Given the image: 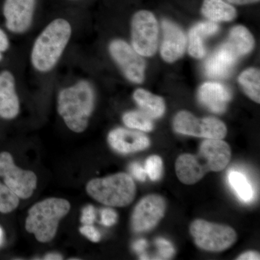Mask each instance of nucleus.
<instances>
[{"mask_svg":"<svg viewBox=\"0 0 260 260\" xmlns=\"http://www.w3.org/2000/svg\"><path fill=\"white\" fill-rule=\"evenodd\" d=\"M232 157L230 146L222 140L207 139L197 155L183 154L176 161V173L183 184H194L209 172H218L227 167Z\"/></svg>","mask_w":260,"mask_h":260,"instance_id":"obj_1","label":"nucleus"},{"mask_svg":"<svg viewBox=\"0 0 260 260\" xmlns=\"http://www.w3.org/2000/svg\"><path fill=\"white\" fill-rule=\"evenodd\" d=\"M94 102L95 94L91 85L82 80L59 92L58 112L70 129L75 133H82L88 126Z\"/></svg>","mask_w":260,"mask_h":260,"instance_id":"obj_2","label":"nucleus"},{"mask_svg":"<svg viewBox=\"0 0 260 260\" xmlns=\"http://www.w3.org/2000/svg\"><path fill=\"white\" fill-rule=\"evenodd\" d=\"M71 34L70 24L64 19H56L49 23L32 47L31 61L34 68L44 73L52 69L68 45Z\"/></svg>","mask_w":260,"mask_h":260,"instance_id":"obj_3","label":"nucleus"},{"mask_svg":"<svg viewBox=\"0 0 260 260\" xmlns=\"http://www.w3.org/2000/svg\"><path fill=\"white\" fill-rule=\"evenodd\" d=\"M70 209V203L66 200L49 198L39 202L29 210L25 229L39 242H49L55 237L59 220Z\"/></svg>","mask_w":260,"mask_h":260,"instance_id":"obj_4","label":"nucleus"},{"mask_svg":"<svg viewBox=\"0 0 260 260\" xmlns=\"http://www.w3.org/2000/svg\"><path fill=\"white\" fill-rule=\"evenodd\" d=\"M86 189L94 200L112 207L129 205L136 194V186L133 178L124 173L93 179L87 184Z\"/></svg>","mask_w":260,"mask_h":260,"instance_id":"obj_5","label":"nucleus"},{"mask_svg":"<svg viewBox=\"0 0 260 260\" xmlns=\"http://www.w3.org/2000/svg\"><path fill=\"white\" fill-rule=\"evenodd\" d=\"M190 233L197 246L209 251L225 250L237 240V234L232 227L200 219L191 223Z\"/></svg>","mask_w":260,"mask_h":260,"instance_id":"obj_6","label":"nucleus"},{"mask_svg":"<svg viewBox=\"0 0 260 260\" xmlns=\"http://www.w3.org/2000/svg\"><path fill=\"white\" fill-rule=\"evenodd\" d=\"M132 45L140 55L152 56L158 48V26L153 13L141 10L135 13L131 23Z\"/></svg>","mask_w":260,"mask_h":260,"instance_id":"obj_7","label":"nucleus"},{"mask_svg":"<svg viewBox=\"0 0 260 260\" xmlns=\"http://www.w3.org/2000/svg\"><path fill=\"white\" fill-rule=\"evenodd\" d=\"M174 128L180 134L206 139L222 140L227 134L223 121L215 117L199 119L186 111H181L174 117Z\"/></svg>","mask_w":260,"mask_h":260,"instance_id":"obj_8","label":"nucleus"},{"mask_svg":"<svg viewBox=\"0 0 260 260\" xmlns=\"http://www.w3.org/2000/svg\"><path fill=\"white\" fill-rule=\"evenodd\" d=\"M0 177L18 198L28 199L37 185V177L30 171L17 167L9 153H0Z\"/></svg>","mask_w":260,"mask_h":260,"instance_id":"obj_9","label":"nucleus"},{"mask_svg":"<svg viewBox=\"0 0 260 260\" xmlns=\"http://www.w3.org/2000/svg\"><path fill=\"white\" fill-rule=\"evenodd\" d=\"M109 51L114 60L129 81L143 83L145 78V61L141 55L124 41L116 39L111 42Z\"/></svg>","mask_w":260,"mask_h":260,"instance_id":"obj_10","label":"nucleus"},{"mask_svg":"<svg viewBox=\"0 0 260 260\" xmlns=\"http://www.w3.org/2000/svg\"><path fill=\"white\" fill-rule=\"evenodd\" d=\"M166 201L158 194H150L143 198L133 212L132 225L136 232L151 230L160 221L165 214Z\"/></svg>","mask_w":260,"mask_h":260,"instance_id":"obj_11","label":"nucleus"},{"mask_svg":"<svg viewBox=\"0 0 260 260\" xmlns=\"http://www.w3.org/2000/svg\"><path fill=\"white\" fill-rule=\"evenodd\" d=\"M35 0H6L3 8L7 28L20 34L26 31L31 24Z\"/></svg>","mask_w":260,"mask_h":260,"instance_id":"obj_12","label":"nucleus"},{"mask_svg":"<svg viewBox=\"0 0 260 260\" xmlns=\"http://www.w3.org/2000/svg\"><path fill=\"white\" fill-rule=\"evenodd\" d=\"M162 29L164 38L160 54L164 60L172 63L184 54L186 45V36L179 25L168 20H162Z\"/></svg>","mask_w":260,"mask_h":260,"instance_id":"obj_13","label":"nucleus"},{"mask_svg":"<svg viewBox=\"0 0 260 260\" xmlns=\"http://www.w3.org/2000/svg\"><path fill=\"white\" fill-rule=\"evenodd\" d=\"M108 141L116 151L124 154L145 150L150 145V140L146 135L124 128L112 130L108 137Z\"/></svg>","mask_w":260,"mask_h":260,"instance_id":"obj_14","label":"nucleus"},{"mask_svg":"<svg viewBox=\"0 0 260 260\" xmlns=\"http://www.w3.org/2000/svg\"><path fill=\"white\" fill-rule=\"evenodd\" d=\"M238 60L239 58L223 44L205 61V74L214 79L227 78L232 73Z\"/></svg>","mask_w":260,"mask_h":260,"instance_id":"obj_15","label":"nucleus"},{"mask_svg":"<svg viewBox=\"0 0 260 260\" xmlns=\"http://www.w3.org/2000/svg\"><path fill=\"white\" fill-rule=\"evenodd\" d=\"M200 103L214 113H223L232 98V92L218 83H205L198 92Z\"/></svg>","mask_w":260,"mask_h":260,"instance_id":"obj_16","label":"nucleus"},{"mask_svg":"<svg viewBox=\"0 0 260 260\" xmlns=\"http://www.w3.org/2000/svg\"><path fill=\"white\" fill-rule=\"evenodd\" d=\"M20 104L15 92V79L9 71L0 73V116L13 119L18 115Z\"/></svg>","mask_w":260,"mask_h":260,"instance_id":"obj_17","label":"nucleus"},{"mask_svg":"<svg viewBox=\"0 0 260 260\" xmlns=\"http://www.w3.org/2000/svg\"><path fill=\"white\" fill-rule=\"evenodd\" d=\"M219 30V25L215 22H202L196 24L189 32V54L196 59L204 57L206 50L204 41Z\"/></svg>","mask_w":260,"mask_h":260,"instance_id":"obj_18","label":"nucleus"},{"mask_svg":"<svg viewBox=\"0 0 260 260\" xmlns=\"http://www.w3.org/2000/svg\"><path fill=\"white\" fill-rule=\"evenodd\" d=\"M223 44L239 59L251 52L254 48V39L247 28L237 25L232 29Z\"/></svg>","mask_w":260,"mask_h":260,"instance_id":"obj_19","label":"nucleus"},{"mask_svg":"<svg viewBox=\"0 0 260 260\" xmlns=\"http://www.w3.org/2000/svg\"><path fill=\"white\" fill-rule=\"evenodd\" d=\"M133 98L142 112L151 119H158L164 115L166 106L161 97L153 95L144 89H138L133 94Z\"/></svg>","mask_w":260,"mask_h":260,"instance_id":"obj_20","label":"nucleus"},{"mask_svg":"<svg viewBox=\"0 0 260 260\" xmlns=\"http://www.w3.org/2000/svg\"><path fill=\"white\" fill-rule=\"evenodd\" d=\"M202 13L213 22L232 21L237 15L235 8L223 0H204Z\"/></svg>","mask_w":260,"mask_h":260,"instance_id":"obj_21","label":"nucleus"},{"mask_svg":"<svg viewBox=\"0 0 260 260\" xmlns=\"http://www.w3.org/2000/svg\"><path fill=\"white\" fill-rule=\"evenodd\" d=\"M239 83L244 93L251 100L260 103V72L256 68H249L243 72L239 78Z\"/></svg>","mask_w":260,"mask_h":260,"instance_id":"obj_22","label":"nucleus"},{"mask_svg":"<svg viewBox=\"0 0 260 260\" xmlns=\"http://www.w3.org/2000/svg\"><path fill=\"white\" fill-rule=\"evenodd\" d=\"M228 179L229 184L242 201L245 203L251 201L254 197V189L245 175L237 171H232L229 173Z\"/></svg>","mask_w":260,"mask_h":260,"instance_id":"obj_23","label":"nucleus"},{"mask_svg":"<svg viewBox=\"0 0 260 260\" xmlns=\"http://www.w3.org/2000/svg\"><path fill=\"white\" fill-rule=\"evenodd\" d=\"M123 121L126 126L131 129L143 132H150L153 129L151 118L142 111H132L123 116Z\"/></svg>","mask_w":260,"mask_h":260,"instance_id":"obj_24","label":"nucleus"},{"mask_svg":"<svg viewBox=\"0 0 260 260\" xmlns=\"http://www.w3.org/2000/svg\"><path fill=\"white\" fill-rule=\"evenodd\" d=\"M19 198L8 186L0 182V212L10 213L18 207Z\"/></svg>","mask_w":260,"mask_h":260,"instance_id":"obj_25","label":"nucleus"},{"mask_svg":"<svg viewBox=\"0 0 260 260\" xmlns=\"http://www.w3.org/2000/svg\"><path fill=\"white\" fill-rule=\"evenodd\" d=\"M145 172L152 181H158L162 173V159L158 155H152L145 162Z\"/></svg>","mask_w":260,"mask_h":260,"instance_id":"obj_26","label":"nucleus"},{"mask_svg":"<svg viewBox=\"0 0 260 260\" xmlns=\"http://www.w3.org/2000/svg\"><path fill=\"white\" fill-rule=\"evenodd\" d=\"M155 243L158 249V259H169L175 254V249L172 243L167 239L158 238Z\"/></svg>","mask_w":260,"mask_h":260,"instance_id":"obj_27","label":"nucleus"},{"mask_svg":"<svg viewBox=\"0 0 260 260\" xmlns=\"http://www.w3.org/2000/svg\"><path fill=\"white\" fill-rule=\"evenodd\" d=\"M102 223L106 226H112L117 221L118 215L115 210L111 208H104L101 212Z\"/></svg>","mask_w":260,"mask_h":260,"instance_id":"obj_28","label":"nucleus"},{"mask_svg":"<svg viewBox=\"0 0 260 260\" xmlns=\"http://www.w3.org/2000/svg\"><path fill=\"white\" fill-rule=\"evenodd\" d=\"M96 218V211L92 205L84 208L82 211L81 222L84 225H92Z\"/></svg>","mask_w":260,"mask_h":260,"instance_id":"obj_29","label":"nucleus"},{"mask_svg":"<svg viewBox=\"0 0 260 260\" xmlns=\"http://www.w3.org/2000/svg\"><path fill=\"white\" fill-rule=\"evenodd\" d=\"M80 232L91 242H98L100 241V233L92 225H84L83 227L80 228Z\"/></svg>","mask_w":260,"mask_h":260,"instance_id":"obj_30","label":"nucleus"},{"mask_svg":"<svg viewBox=\"0 0 260 260\" xmlns=\"http://www.w3.org/2000/svg\"><path fill=\"white\" fill-rule=\"evenodd\" d=\"M129 172L132 175L140 181H145L147 177V173L144 168L138 162H133L130 165Z\"/></svg>","mask_w":260,"mask_h":260,"instance_id":"obj_31","label":"nucleus"},{"mask_svg":"<svg viewBox=\"0 0 260 260\" xmlns=\"http://www.w3.org/2000/svg\"><path fill=\"white\" fill-rule=\"evenodd\" d=\"M148 247V242L145 239H139L133 244V248L135 252L140 254V255L145 254V249Z\"/></svg>","mask_w":260,"mask_h":260,"instance_id":"obj_32","label":"nucleus"},{"mask_svg":"<svg viewBox=\"0 0 260 260\" xmlns=\"http://www.w3.org/2000/svg\"><path fill=\"white\" fill-rule=\"evenodd\" d=\"M9 47V40L5 32L0 29V51L2 52L8 50Z\"/></svg>","mask_w":260,"mask_h":260,"instance_id":"obj_33","label":"nucleus"},{"mask_svg":"<svg viewBox=\"0 0 260 260\" xmlns=\"http://www.w3.org/2000/svg\"><path fill=\"white\" fill-rule=\"evenodd\" d=\"M259 254L256 252V251H247V252L244 253L242 255L239 256L237 259L240 260H259Z\"/></svg>","mask_w":260,"mask_h":260,"instance_id":"obj_34","label":"nucleus"},{"mask_svg":"<svg viewBox=\"0 0 260 260\" xmlns=\"http://www.w3.org/2000/svg\"><path fill=\"white\" fill-rule=\"evenodd\" d=\"M227 1L232 3V4L247 5L256 3V2H259V0H227Z\"/></svg>","mask_w":260,"mask_h":260,"instance_id":"obj_35","label":"nucleus"},{"mask_svg":"<svg viewBox=\"0 0 260 260\" xmlns=\"http://www.w3.org/2000/svg\"><path fill=\"white\" fill-rule=\"evenodd\" d=\"M61 256L59 255V254H47V256H45V259H51V260H56V259H61Z\"/></svg>","mask_w":260,"mask_h":260,"instance_id":"obj_36","label":"nucleus"},{"mask_svg":"<svg viewBox=\"0 0 260 260\" xmlns=\"http://www.w3.org/2000/svg\"><path fill=\"white\" fill-rule=\"evenodd\" d=\"M3 229L0 228V245L3 244Z\"/></svg>","mask_w":260,"mask_h":260,"instance_id":"obj_37","label":"nucleus"},{"mask_svg":"<svg viewBox=\"0 0 260 260\" xmlns=\"http://www.w3.org/2000/svg\"><path fill=\"white\" fill-rule=\"evenodd\" d=\"M2 59H3V54H2V51H0V61H1Z\"/></svg>","mask_w":260,"mask_h":260,"instance_id":"obj_38","label":"nucleus"}]
</instances>
